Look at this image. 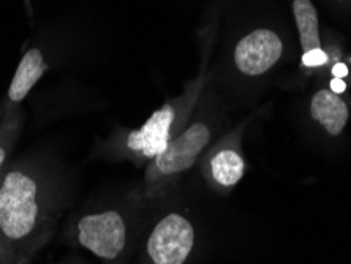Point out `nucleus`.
I'll return each mask as SVG.
<instances>
[{
	"label": "nucleus",
	"mask_w": 351,
	"mask_h": 264,
	"mask_svg": "<svg viewBox=\"0 0 351 264\" xmlns=\"http://www.w3.org/2000/svg\"><path fill=\"white\" fill-rule=\"evenodd\" d=\"M54 182L38 167L18 163L0 174V245L14 258H29L54 224Z\"/></svg>",
	"instance_id": "f257e3e1"
},
{
	"label": "nucleus",
	"mask_w": 351,
	"mask_h": 264,
	"mask_svg": "<svg viewBox=\"0 0 351 264\" xmlns=\"http://www.w3.org/2000/svg\"><path fill=\"white\" fill-rule=\"evenodd\" d=\"M208 57H204L201 71L185 84L182 94L165 101L141 127L127 132L119 149L139 162H151L156 158L165 151L169 141L189 125L190 117L208 87Z\"/></svg>",
	"instance_id": "f03ea898"
},
{
	"label": "nucleus",
	"mask_w": 351,
	"mask_h": 264,
	"mask_svg": "<svg viewBox=\"0 0 351 264\" xmlns=\"http://www.w3.org/2000/svg\"><path fill=\"white\" fill-rule=\"evenodd\" d=\"M213 125L199 117L174 136L165 151L147 163L144 173L143 195L147 201L162 198L180 176L198 162L213 139Z\"/></svg>",
	"instance_id": "7ed1b4c3"
},
{
	"label": "nucleus",
	"mask_w": 351,
	"mask_h": 264,
	"mask_svg": "<svg viewBox=\"0 0 351 264\" xmlns=\"http://www.w3.org/2000/svg\"><path fill=\"white\" fill-rule=\"evenodd\" d=\"M75 239L98 260L114 264L125 255L130 231L122 212L105 209L81 215L75 225Z\"/></svg>",
	"instance_id": "20e7f679"
},
{
	"label": "nucleus",
	"mask_w": 351,
	"mask_h": 264,
	"mask_svg": "<svg viewBox=\"0 0 351 264\" xmlns=\"http://www.w3.org/2000/svg\"><path fill=\"white\" fill-rule=\"evenodd\" d=\"M196 244V231L180 212L163 215L149 232L144 264H187Z\"/></svg>",
	"instance_id": "39448f33"
},
{
	"label": "nucleus",
	"mask_w": 351,
	"mask_h": 264,
	"mask_svg": "<svg viewBox=\"0 0 351 264\" xmlns=\"http://www.w3.org/2000/svg\"><path fill=\"white\" fill-rule=\"evenodd\" d=\"M285 53V43L278 32L267 27H258L236 41L233 64L237 73L258 77L271 71Z\"/></svg>",
	"instance_id": "423d86ee"
},
{
	"label": "nucleus",
	"mask_w": 351,
	"mask_h": 264,
	"mask_svg": "<svg viewBox=\"0 0 351 264\" xmlns=\"http://www.w3.org/2000/svg\"><path fill=\"white\" fill-rule=\"evenodd\" d=\"M203 174L208 184L220 193L234 189L245 173V162L239 149L237 132L223 136L204 157Z\"/></svg>",
	"instance_id": "0eeeda50"
},
{
	"label": "nucleus",
	"mask_w": 351,
	"mask_h": 264,
	"mask_svg": "<svg viewBox=\"0 0 351 264\" xmlns=\"http://www.w3.org/2000/svg\"><path fill=\"white\" fill-rule=\"evenodd\" d=\"M293 16L302 49L301 65L306 70L328 65L329 56L322 46L318 13L312 0H293Z\"/></svg>",
	"instance_id": "6e6552de"
},
{
	"label": "nucleus",
	"mask_w": 351,
	"mask_h": 264,
	"mask_svg": "<svg viewBox=\"0 0 351 264\" xmlns=\"http://www.w3.org/2000/svg\"><path fill=\"white\" fill-rule=\"evenodd\" d=\"M49 65L46 62V54L40 46H32L29 48L21 57L18 69L14 71L12 84L8 87L7 92V101H8V112L16 110V108L23 103L30 91L38 84L46 71H48Z\"/></svg>",
	"instance_id": "1a4fd4ad"
},
{
	"label": "nucleus",
	"mask_w": 351,
	"mask_h": 264,
	"mask_svg": "<svg viewBox=\"0 0 351 264\" xmlns=\"http://www.w3.org/2000/svg\"><path fill=\"white\" fill-rule=\"evenodd\" d=\"M312 117L332 136H337L347 125L350 111L339 94L331 89H319L311 100Z\"/></svg>",
	"instance_id": "9d476101"
},
{
	"label": "nucleus",
	"mask_w": 351,
	"mask_h": 264,
	"mask_svg": "<svg viewBox=\"0 0 351 264\" xmlns=\"http://www.w3.org/2000/svg\"><path fill=\"white\" fill-rule=\"evenodd\" d=\"M21 132V114L13 110L7 112V117L0 125V174L7 168L10 154L13 151L14 143Z\"/></svg>",
	"instance_id": "9b49d317"
},
{
	"label": "nucleus",
	"mask_w": 351,
	"mask_h": 264,
	"mask_svg": "<svg viewBox=\"0 0 351 264\" xmlns=\"http://www.w3.org/2000/svg\"><path fill=\"white\" fill-rule=\"evenodd\" d=\"M331 91H334L335 94H340V92L345 91V82L340 80V77H335V80L331 82Z\"/></svg>",
	"instance_id": "f8f14e48"
},
{
	"label": "nucleus",
	"mask_w": 351,
	"mask_h": 264,
	"mask_svg": "<svg viewBox=\"0 0 351 264\" xmlns=\"http://www.w3.org/2000/svg\"><path fill=\"white\" fill-rule=\"evenodd\" d=\"M10 260H18V258H14L12 253L7 250V248H5L3 245H0V264L5 261H10Z\"/></svg>",
	"instance_id": "ddd939ff"
},
{
	"label": "nucleus",
	"mask_w": 351,
	"mask_h": 264,
	"mask_svg": "<svg viewBox=\"0 0 351 264\" xmlns=\"http://www.w3.org/2000/svg\"><path fill=\"white\" fill-rule=\"evenodd\" d=\"M347 73H348V71H347V67H345V65H335L334 67V75L337 77L345 76Z\"/></svg>",
	"instance_id": "4468645a"
},
{
	"label": "nucleus",
	"mask_w": 351,
	"mask_h": 264,
	"mask_svg": "<svg viewBox=\"0 0 351 264\" xmlns=\"http://www.w3.org/2000/svg\"><path fill=\"white\" fill-rule=\"evenodd\" d=\"M29 258H18V260H10V261H5L2 264H27Z\"/></svg>",
	"instance_id": "2eb2a0df"
}]
</instances>
